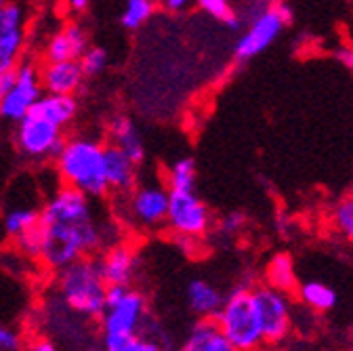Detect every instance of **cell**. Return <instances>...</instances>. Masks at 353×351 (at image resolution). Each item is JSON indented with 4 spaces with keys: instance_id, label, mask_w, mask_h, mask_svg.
<instances>
[{
    "instance_id": "cell-18",
    "label": "cell",
    "mask_w": 353,
    "mask_h": 351,
    "mask_svg": "<svg viewBox=\"0 0 353 351\" xmlns=\"http://www.w3.org/2000/svg\"><path fill=\"white\" fill-rule=\"evenodd\" d=\"M32 114L49 120L61 128H65L78 114V99L76 95H61V93H42L38 101L30 110Z\"/></svg>"
},
{
    "instance_id": "cell-11",
    "label": "cell",
    "mask_w": 353,
    "mask_h": 351,
    "mask_svg": "<svg viewBox=\"0 0 353 351\" xmlns=\"http://www.w3.org/2000/svg\"><path fill=\"white\" fill-rule=\"evenodd\" d=\"M42 95L38 66L34 61H21L15 68V84L0 101V120L19 122L26 114H30L32 106Z\"/></svg>"
},
{
    "instance_id": "cell-25",
    "label": "cell",
    "mask_w": 353,
    "mask_h": 351,
    "mask_svg": "<svg viewBox=\"0 0 353 351\" xmlns=\"http://www.w3.org/2000/svg\"><path fill=\"white\" fill-rule=\"evenodd\" d=\"M38 214H40V210L34 208V206H17V208L7 210V214H5V232L11 238H15L17 234L26 232L28 228L38 223Z\"/></svg>"
},
{
    "instance_id": "cell-13",
    "label": "cell",
    "mask_w": 353,
    "mask_h": 351,
    "mask_svg": "<svg viewBox=\"0 0 353 351\" xmlns=\"http://www.w3.org/2000/svg\"><path fill=\"white\" fill-rule=\"evenodd\" d=\"M42 93L76 95L84 82V72L78 61H44L38 68Z\"/></svg>"
},
{
    "instance_id": "cell-23",
    "label": "cell",
    "mask_w": 353,
    "mask_h": 351,
    "mask_svg": "<svg viewBox=\"0 0 353 351\" xmlns=\"http://www.w3.org/2000/svg\"><path fill=\"white\" fill-rule=\"evenodd\" d=\"M268 282L270 286L286 292L290 288H294L296 278H294V268H292V259L290 254H276L272 259V263L268 265Z\"/></svg>"
},
{
    "instance_id": "cell-8",
    "label": "cell",
    "mask_w": 353,
    "mask_h": 351,
    "mask_svg": "<svg viewBox=\"0 0 353 351\" xmlns=\"http://www.w3.org/2000/svg\"><path fill=\"white\" fill-rule=\"evenodd\" d=\"M63 128L44 120L36 114H26L15 122V143L19 152L30 160H47L55 158L63 143Z\"/></svg>"
},
{
    "instance_id": "cell-7",
    "label": "cell",
    "mask_w": 353,
    "mask_h": 351,
    "mask_svg": "<svg viewBox=\"0 0 353 351\" xmlns=\"http://www.w3.org/2000/svg\"><path fill=\"white\" fill-rule=\"evenodd\" d=\"M254 314L261 326L263 343L278 345L290 332V303L282 290L274 286H259L250 290Z\"/></svg>"
},
{
    "instance_id": "cell-4",
    "label": "cell",
    "mask_w": 353,
    "mask_h": 351,
    "mask_svg": "<svg viewBox=\"0 0 353 351\" xmlns=\"http://www.w3.org/2000/svg\"><path fill=\"white\" fill-rule=\"evenodd\" d=\"M57 274V294L68 310L80 318L99 320L105 310V288L99 259L93 254H84L76 259Z\"/></svg>"
},
{
    "instance_id": "cell-32",
    "label": "cell",
    "mask_w": 353,
    "mask_h": 351,
    "mask_svg": "<svg viewBox=\"0 0 353 351\" xmlns=\"http://www.w3.org/2000/svg\"><path fill=\"white\" fill-rule=\"evenodd\" d=\"M13 84H15V70L0 72V101H3V97L11 91Z\"/></svg>"
},
{
    "instance_id": "cell-33",
    "label": "cell",
    "mask_w": 353,
    "mask_h": 351,
    "mask_svg": "<svg viewBox=\"0 0 353 351\" xmlns=\"http://www.w3.org/2000/svg\"><path fill=\"white\" fill-rule=\"evenodd\" d=\"M190 3L192 0H162L164 9H168V11H183L190 7Z\"/></svg>"
},
{
    "instance_id": "cell-20",
    "label": "cell",
    "mask_w": 353,
    "mask_h": 351,
    "mask_svg": "<svg viewBox=\"0 0 353 351\" xmlns=\"http://www.w3.org/2000/svg\"><path fill=\"white\" fill-rule=\"evenodd\" d=\"M185 297H188L190 310L198 318H214L216 312L221 310V305H223V301H225V297L221 294V290L206 280H192L188 284Z\"/></svg>"
},
{
    "instance_id": "cell-26",
    "label": "cell",
    "mask_w": 353,
    "mask_h": 351,
    "mask_svg": "<svg viewBox=\"0 0 353 351\" xmlns=\"http://www.w3.org/2000/svg\"><path fill=\"white\" fill-rule=\"evenodd\" d=\"M13 240H15V248H17V252L21 257L38 261V257H40V244H42V236H40L38 223L32 225V228H28L26 232L17 234Z\"/></svg>"
},
{
    "instance_id": "cell-36",
    "label": "cell",
    "mask_w": 353,
    "mask_h": 351,
    "mask_svg": "<svg viewBox=\"0 0 353 351\" xmlns=\"http://www.w3.org/2000/svg\"><path fill=\"white\" fill-rule=\"evenodd\" d=\"M65 3H68L70 11H74V13H84V11L88 9V3H91V0H65Z\"/></svg>"
},
{
    "instance_id": "cell-9",
    "label": "cell",
    "mask_w": 353,
    "mask_h": 351,
    "mask_svg": "<svg viewBox=\"0 0 353 351\" xmlns=\"http://www.w3.org/2000/svg\"><path fill=\"white\" fill-rule=\"evenodd\" d=\"M292 13L284 5L272 7L254 17L250 28L242 34V38L236 45V59L238 61H250L256 55H261L272 42L280 36L286 23H290Z\"/></svg>"
},
{
    "instance_id": "cell-19",
    "label": "cell",
    "mask_w": 353,
    "mask_h": 351,
    "mask_svg": "<svg viewBox=\"0 0 353 351\" xmlns=\"http://www.w3.org/2000/svg\"><path fill=\"white\" fill-rule=\"evenodd\" d=\"M183 349L185 351H234L214 318H200V322L192 326L183 343Z\"/></svg>"
},
{
    "instance_id": "cell-34",
    "label": "cell",
    "mask_w": 353,
    "mask_h": 351,
    "mask_svg": "<svg viewBox=\"0 0 353 351\" xmlns=\"http://www.w3.org/2000/svg\"><path fill=\"white\" fill-rule=\"evenodd\" d=\"M336 59L347 66L349 70H353V49H339L336 51Z\"/></svg>"
},
{
    "instance_id": "cell-24",
    "label": "cell",
    "mask_w": 353,
    "mask_h": 351,
    "mask_svg": "<svg viewBox=\"0 0 353 351\" xmlns=\"http://www.w3.org/2000/svg\"><path fill=\"white\" fill-rule=\"evenodd\" d=\"M156 7H158L156 0H126V7H124L120 21L126 30H139L141 26L150 21Z\"/></svg>"
},
{
    "instance_id": "cell-15",
    "label": "cell",
    "mask_w": 353,
    "mask_h": 351,
    "mask_svg": "<svg viewBox=\"0 0 353 351\" xmlns=\"http://www.w3.org/2000/svg\"><path fill=\"white\" fill-rule=\"evenodd\" d=\"M88 49V38L80 23H68L51 36L44 47V61H78Z\"/></svg>"
},
{
    "instance_id": "cell-38",
    "label": "cell",
    "mask_w": 353,
    "mask_h": 351,
    "mask_svg": "<svg viewBox=\"0 0 353 351\" xmlns=\"http://www.w3.org/2000/svg\"><path fill=\"white\" fill-rule=\"evenodd\" d=\"M351 200H353V194H351Z\"/></svg>"
},
{
    "instance_id": "cell-5",
    "label": "cell",
    "mask_w": 353,
    "mask_h": 351,
    "mask_svg": "<svg viewBox=\"0 0 353 351\" xmlns=\"http://www.w3.org/2000/svg\"><path fill=\"white\" fill-rule=\"evenodd\" d=\"M214 320L219 322L234 351H250L263 345V334L254 314L250 288H234L232 294L225 297Z\"/></svg>"
},
{
    "instance_id": "cell-31",
    "label": "cell",
    "mask_w": 353,
    "mask_h": 351,
    "mask_svg": "<svg viewBox=\"0 0 353 351\" xmlns=\"http://www.w3.org/2000/svg\"><path fill=\"white\" fill-rule=\"evenodd\" d=\"M244 225V214L242 212H230L223 217V221H221V232L228 234V236H236Z\"/></svg>"
},
{
    "instance_id": "cell-17",
    "label": "cell",
    "mask_w": 353,
    "mask_h": 351,
    "mask_svg": "<svg viewBox=\"0 0 353 351\" xmlns=\"http://www.w3.org/2000/svg\"><path fill=\"white\" fill-rule=\"evenodd\" d=\"M108 137H110V146L118 148L120 152H124L135 164H141L145 158V146L141 139V133L137 130L135 122L126 116H114L108 124Z\"/></svg>"
},
{
    "instance_id": "cell-2",
    "label": "cell",
    "mask_w": 353,
    "mask_h": 351,
    "mask_svg": "<svg viewBox=\"0 0 353 351\" xmlns=\"http://www.w3.org/2000/svg\"><path fill=\"white\" fill-rule=\"evenodd\" d=\"M55 166L63 185H70L93 200L110 194L105 181V143L99 139H63L59 152L55 154Z\"/></svg>"
},
{
    "instance_id": "cell-14",
    "label": "cell",
    "mask_w": 353,
    "mask_h": 351,
    "mask_svg": "<svg viewBox=\"0 0 353 351\" xmlns=\"http://www.w3.org/2000/svg\"><path fill=\"white\" fill-rule=\"evenodd\" d=\"M99 259V270L103 276V282L110 284H120V286H130L137 274V254L126 244H114L103 250Z\"/></svg>"
},
{
    "instance_id": "cell-16",
    "label": "cell",
    "mask_w": 353,
    "mask_h": 351,
    "mask_svg": "<svg viewBox=\"0 0 353 351\" xmlns=\"http://www.w3.org/2000/svg\"><path fill=\"white\" fill-rule=\"evenodd\" d=\"M137 166L124 152L114 146H105V181L108 190L116 196L126 194L137 185Z\"/></svg>"
},
{
    "instance_id": "cell-10",
    "label": "cell",
    "mask_w": 353,
    "mask_h": 351,
    "mask_svg": "<svg viewBox=\"0 0 353 351\" xmlns=\"http://www.w3.org/2000/svg\"><path fill=\"white\" fill-rule=\"evenodd\" d=\"M166 225L183 238H200L210 228V212L194 192H170Z\"/></svg>"
},
{
    "instance_id": "cell-30",
    "label": "cell",
    "mask_w": 353,
    "mask_h": 351,
    "mask_svg": "<svg viewBox=\"0 0 353 351\" xmlns=\"http://www.w3.org/2000/svg\"><path fill=\"white\" fill-rule=\"evenodd\" d=\"M23 347V337L11 326H0V351H17Z\"/></svg>"
},
{
    "instance_id": "cell-1",
    "label": "cell",
    "mask_w": 353,
    "mask_h": 351,
    "mask_svg": "<svg viewBox=\"0 0 353 351\" xmlns=\"http://www.w3.org/2000/svg\"><path fill=\"white\" fill-rule=\"evenodd\" d=\"M38 228L42 236L38 261L53 274L84 254H97L118 244L114 225L97 217L93 198L70 185H61L44 202Z\"/></svg>"
},
{
    "instance_id": "cell-3",
    "label": "cell",
    "mask_w": 353,
    "mask_h": 351,
    "mask_svg": "<svg viewBox=\"0 0 353 351\" xmlns=\"http://www.w3.org/2000/svg\"><path fill=\"white\" fill-rule=\"evenodd\" d=\"M101 345L108 351H158L160 345L141 334L148 322L145 299L130 286L116 301L105 303L99 316Z\"/></svg>"
},
{
    "instance_id": "cell-22",
    "label": "cell",
    "mask_w": 353,
    "mask_h": 351,
    "mask_svg": "<svg viewBox=\"0 0 353 351\" xmlns=\"http://www.w3.org/2000/svg\"><path fill=\"white\" fill-rule=\"evenodd\" d=\"M196 185V162L192 158L176 160L166 174V188L170 192H194Z\"/></svg>"
},
{
    "instance_id": "cell-6",
    "label": "cell",
    "mask_w": 353,
    "mask_h": 351,
    "mask_svg": "<svg viewBox=\"0 0 353 351\" xmlns=\"http://www.w3.org/2000/svg\"><path fill=\"white\" fill-rule=\"evenodd\" d=\"M170 190L164 183H137L132 190L122 194V221L137 230H160L166 225Z\"/></svg>"
},
{
    "instance_id": "cell-28",
    "label": "cell",
    "mask_w": 353,
    "mask_h": 351,
    "mask_svg": "<svg viewBox=\"0 0 353 351\" xmlns=\"http://www.w3.org/2000/svg\"><path fill=\"white\" fill-rule=\"evenodd\" d=\"M202 11H206L210 17L228 23L230 28H238L240 21H236V15L232 13V7L228 0H196Z\"/></svg>"
},
{
    "instance_id": "cell-12",
    "label": "cell",
    "mask_w": 353,
    "mask_h": 351,
    "mask_svg": "<svg viewBox=\"0 0 353 351\" xmlns=\"http://www.w3.org/2000/svg\"><path fill=\"white\" fill-rule=\"evenodd\" d=\"M26 9L21 3H9L0 9V72L15 70L23 61L26 49Z\"/></svg>"
},
{
    "instance_id": "cell-35",
    "label": "cell",
    "mask_w": 353,
    "mask_h": 351,
    "mask_svg": "<svg viewBox=\"0 0 353 351\" xmlns=\"http://www.w3.org/2000/svg\"><path fill=\"white\" fill-rule=\"evenodd\" d=\"M30 347L36 349V351H55V349H57V345H55L51 339H38V341L32 343Z\"/></svg>"
},
{
    "instance_id": "cell-29",
    "label": "cell",
    "mask_w": 353,
    "mask_h": 351,
    "mask_svg": "<svg viewBox=\"0 0 353 351\" xmlns=\"http://www.w3.org/2000/svg\"><path fill=\"white\" fill-rule=\"evenodd\" d=\"M334 223L341 230V234L353 242V200H345L334 210Z\"/></svg>"
},
{
    "instance_id": "cell-37",
    "label": "cell",
    "mask_w": 353,
    "mask_h": 351,
    "mask_svg": "<svg viewBox=\"0 0 353 351\" xmlns=\"http://www.w3.org/2000/svg\"><path fill=\"white\" fill-rule=\"evenodd\" d=\"M7 3H9V0H0V9H3V7H5Z\"/></svg>"
},
{
    "instance_id": "cell-21",
    "label": "cell",
    "mask_w": 353,
    "mask_h": 351,
    "mask_svg": "<svg viewBox=\"0 0 353 351\" xmlns=\"http://www.w3.org/2000/svg\"><path fill=\"white\" fill-rule=\"evenodd\" d=\"M299 297L307 307H312V310H316V312H330L336 305V292L330 286L316 282V280L301 284Z\"/></svg>"
},
{
    "instance_id": "cell-27",
    "label": "cell",
    "mask_w": 353,
    "mask_h": 351,
    "mask_svg": "<svg viewBox=\"0 0 353 351\" xmlns=\"http://www.w3.org/2000/svg\"><path fill=\"white\" fill-rule=\"evenodd\" d=\"M84 76H99L108 68V51L101 47H88L84 55L78 59Z\"/></svg>"
}]
</instances>
